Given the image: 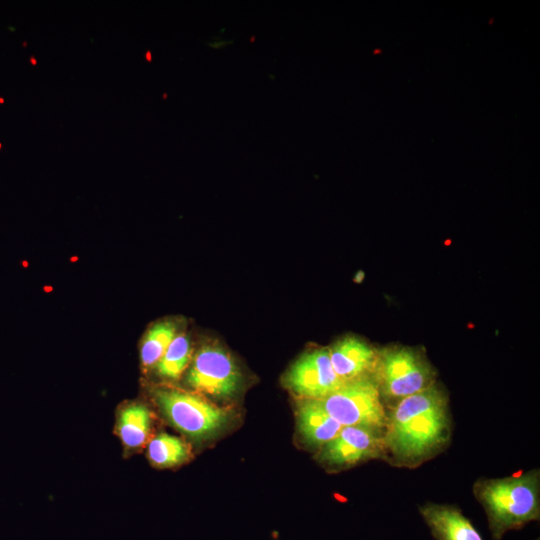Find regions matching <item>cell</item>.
Here are the masks:
<instances>
[{"label": "cell", "instance_id": "6da1fadb", "mask_svg": "<svg viewBox=\"0 0 540 540\" xmlns=\"http://www.w3.org/2000/svg\"><path fill=\"white\" fill-rule=\"evenodd\" d=\"M450 436L449 399L434 383L387 409L384 458L396 466L416 467L441 452Z\"/></svg>", "mask_w": 540, "mask_h": 540}, {"label": "cell", "instance_id": "7a4b0ae2", "mask_svg": "<svg viewBox=\"0 0 540 540\" xmlns=\"http://www.w3.org/2000/svg\"><path fill=\"white\" fill-rule=\"evenodd\" d=\"M473 493L484 508L495 540L540 516V473L534 469L515 476L478 479Z\"/></svg>", "mask_w": 540, "mask_h": 540}, {"label": "cell", "instance_id": "3957f363", "mask_svg": "<svg viewBox=\"0 0 540 540\" xmlns=\"http://www.w3.org/2000/svg\"><path fill=\"white\" fill-rule=\"evenodd\" d=\"M373 378L386 410L434 384L435 372L418 350L390 347L378 351Z\"/></svg>", "mask_w": 540, "mask_h": 540}, {"label": "cell", "instance_id": "277c9868", "mask_svg": "<svg viewBox=\"0 0 540 540\" xmlns=\"http://www.w3.org/2000/svg\"><path fill=\"white\" fill-rule=\"evenodd\" d=\"M153 398L168 422L195 441L214 437L229 423L231 413L198 394L176 388H157Z\"/></svg>", "mask_w": 540, "mask_h": 540}, {"label": "cell", "instance_id": "5b68a950", "mask_svg": "<svg viewBox=\"0 0 540 540\" xmlns=\"http://www.w3.org/2000/svg\"><path fill=\"white\" fill-rule=\"evenodd\" d=\"M319 400L326 412L343 427L357 426L384 433L387 410L373 376L347 382Z\"/></svg>", "mask_w": 540, "mask_h": 540}, {"label": "cell", "instance_id": "8992f818", "mask_svg": "<svg viewBox=\"0 0 540 540\" xmlns=\"http://www.w3.org/2000/svg\"><path fill=\"white\" fill-rule=\"evenodd\" d=\"M241 380L234 359L214 343L205 344L196 352L186 376V383L193 390L217 399L233 397Z\"/></svg>", "mask_w": 540, "mask_h": 540}, {"label": "cell", "instance_id": "52a82bcc", "mask_svg": "<svg viewBox=\"0 0 540 540\" xmlns=\"http://www.w3.org/2000/svg\"><path fill=\"white\" fill-rule=\"evenodd\" d=\"M285 384L301 399H322L345 383L335 373L328 348H316L301 355L285 375Z\"/></svg>", "mask_w": 540, "mask_h": 540}, {"label": "cell", "instance_id": "ba28073f", "mask_svg": "<svg viewBox=\"0 0 540 540\" xmlns=\"http://www.w3.org/2000/svg\"><path fill=\"white\" fill-rule=\"evenodd\" d=\"M382 432L344 426L328 443L320 448L319 461L331 468H346L375 458H384Z\"/></svg>", "mask_w": 540, "mask_h": 540}, {"label": "cell", "instance_id": "9c48e42d", "mask_svg": "<svg viewBox=\"0 0 540 540\" xmlns=\"http://www.w3.org/2000/svg\"><path fill=\"white\" fill-rule=\"evenodd\" d=\"M328 349L333 369L342 382L373 375L378 351L367 342L347 336Z\"/></svg>", "mask_w": 540, "mask_h": 540}, {"label": "cell", "instance_id": "30bf717a", "mask_svg": "<svg viewBox=\"0 0 540 540\" xmlns=\"http://www.w3.org/2000/svg\"><path fill=\"white\" fill-rule=\"evenodd\" d=\"M419 512L436 540H483L470 520L456 507L427 503Z\"/></svg>", "mask_w": 540, "mask_h": 540}, {"label": "cell", "instance_id": "8fae6325", "mask_svg": "<svg viewBox=\"0 0 540 540\" xmlns=\"http://www.w3.org/2000/svg\"><path fill=\"white\" fill-rule=\"evenodd\" d=\"M297 423L303 441L312 448H321L343 428L326 412L319 399H301Z\"/></svg>", "mask_w": 540, "mask_h": 540}, {"label": "cell", "instance_id": "7c38bea8", "mask_svg": "<svg viewBox=\"0 0 540 540\" xmlns=\"http://www.w3.org/2000/svg\"><path fill=\"white\" fill-rule=\"evenodd\" d=\"M152 426L150 410L143 404H131L119 414L117 432L127 448H138L147 441Z\"/></svg>", "mask_w": 540, "mask_h": 540}, {"label": "cell", "instance_id": "4fadbf2b", "mask_svg": "<svg viewBox=\"0 0 540 540\" xmlns=\"http://www.w3.org/2000/svg\"><path fill=\"white\" fill-rule=\"evenodd\" d=\"M149 460L158 467H172L186 462L190 456L188 445L180 438L161 433L148 444Z\"/></svg>", "mask_w": 540, "mask_h": 540}, {"label": "cell", "instance_id": "5bb4252c", "mask_svg": "<svg viewBox=\"0 0 540 540\" xmlns=\"http://www.w3.org/2000/svg\"><path fill=\"white\" fill-rule=\"evenodd\" d=\"M176 335L177 326L172 321H162L153 325L148 330L141 346L143 367L155 366Z\"/></svg>", "mask_w": 540, "mask_h": 540}, {"label": "cell", "instance_id": "9a60e30c", "mask_svg": "<svg viewBox=\"0 0 540 540\" xmlns=\"http://www.w3.org/2000/svg\"><path fill=\"white\" fill-rule=\"evenodd\" d=\"M192 356L191 342L185 334H177L156 364L158 374L177 380L188 367Z\"/></svg>", "mask_w": 540, "mask_h": 540}, {"label": "cell", "instance_id": "2e32d148", "mask_svg": "<svg viewBox=\"0 0 540 540\" xmlns=\"http://www.w3.org/2000/svg\"><path fill=\"white\" fill-rule=\"evenodd\" d=\"M30 63L33 64V65L37 64V61L33 56L30 57Z\"/></svg>", "mask_w": 540, "mask_h": 540}, {"label": "cell", "instance_id": "e0dca14e", "mask_svg": "<svg viewBox=\"0 0 540 540\" xmlns=\"http://www.w3.org/2000/svg\"><path fill=\"white\" fill-rule=\"evenodd\" d=\"M4 102V99L3 98H0V103H3Z\"/></svg>", "mask_w": 540, "mask_h": 540}, {"label": "cell", "instance_id": "ac0fdd59", "mask_svg": "<svg viewBox=\"0 0 540 540\" xmlns=\"http://www.w3.org/2000/svg\"><path fill=\"white\" fill-rule=\"evenodd\" d=\"M1 148H2V144H1V142H0V149H1Z\"/></svg>", "mask_w": 540, "mask_h": 540}]
</instances>
